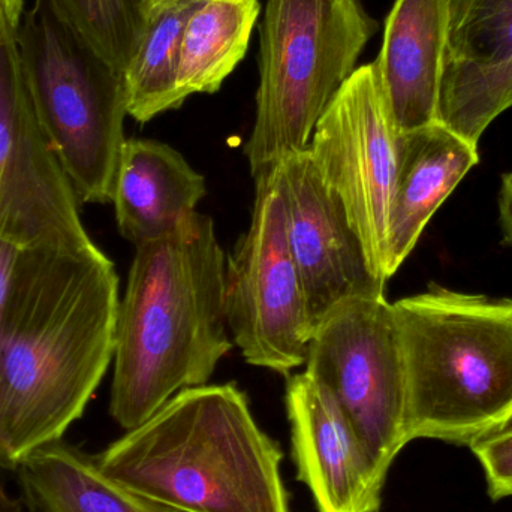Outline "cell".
<instances>
[{
	"label": "cell",
	"mask_w": 512,
	"mask_h": 512,
	"mask_svg": "<svg viewBox=\"0 0 512 512\" xmlns=\"http://www.w3.org/2000/svg\"><path fill=\"white\" fill-rule=\"evenodd\" d=\"M119 276L101 249H20L0 322V469L60 441L113 363Z\"/></svg>",
	"instance_id": "obj_1"
},
{
	"label": "cell",
	"mask_w": 512,
	"mask_h": 512,
	"mask_svg": "<svg viewBox=\"0 0 512 512\" xmlns=\"http://www.w3.org/2000/svg\"><path fill=\"white\" fill-rule=\"evenodd\" d=\"M224 251L209 216L135 246L119 303L110 415L126 432L186 388L206 385L233 348Z\"/></svg>",
	"instance_id": "obj_2"
},
{
	"label": "cell",
	"mask_w": 512,
	"mask_h": 512,
	"mask_svg": "<svg viewBox=\"0 0 512 512\" xmlns=\"http://www.w3.org/2000/svg\"><path fill=\"white\" fill-rule=\"evenodd\" d=\"M96 459L105 474L173 512H291L282 450L236 384L180 391Z\"/></svg>",
	"instance_id": "obj_3"
},
{
	"label": "cell",
	"mask_w": 512,
	"mask_h": 512,
	"mask_svg": "<svg viewBox=\"0 0 512 512\" xmlns=\"http://www.w3.org/2000/svg\"><path fill=\"white\" fill-rule=\"evenodd\" d=\"M391 306L409 442L471 447L512 423V300L432 286Z\"/></svg>",
	"instance_id": "obj_4"
},
{
	"label": "cell",
	"mask_w": 512,
	"mask_h": 512,
	"mask_svg": "<svg viewBox=\"0 0 512 512\" xmlns=\"http://www.w3.org/2000/svg\"><path fill=\"white\" fill-rule=\"evenodd\" d=\"M378 30L360 0H268L259 24L254 176L309 149L313 132Z\"/></svg>",
	"instance_id": "obj_5"
},
{
	"label": "cell",
	"mask_w": 512,
	"mask_h": 512,
	"mask_svg": "<svg viewBox=\"0 0 512 512\" xmlns=\"http://www.w3.org/2000/svg\"><path fill=\"white\" fill-rule=\"evenodd\" d=\"M21 68L39 122L80 204L113 201L128 116L125 75L50 0H35L18 27Z\"/></svg>",
	"instance_id": "obj_6"
},
{
	"label": "cell",
	"mask_w": 512,
	"mask_h": 512,
	"mask_svg": "<svg viewBox=\"0 0 512 512\" xmlns=\"http://www.w3.org/2000/svg\"><path fill=\"white\" fill-rule=\"evenodd\" d=\"M254 177L251 227L225 268V312L249 364L289 375L306 363L313 324L289 249L279 165Z\"/></svg>",
	"instance_id": "obj_7"
},
{
	"label": "cell",
	"mask_w": 512,
	"mask_h": 512,
	"mask_svg": "<svg viewBox=\"0 0 512 512\" xmlns=\"http://www.w3.org/2000/svg\"><path fill=\"white\" fill-rule=\"evenodd\" d=\"M306 370L324 385L387 478L406 436L405 370L385 295L349 298L313 328Z\"/></svg>",
	"instance_id": "obj_8"
},
{
	"label": "cell",
	"mask_w": 512,
	"mask_h": 512,
	"mask_svg": "<svg viewBox=\"0 0 512 512\" xmlns=\"http://www.w3.org/2000/svg\"><path fill=\"white\" fill-rule=\"evenodd\" d=\"M23 8L0 24V242L17 248H96L80 201L39 122L21 68Z\"/></svg>",
	"instance_id": "obj_9"
},
{
	"label": "cell",
	"mask_w": 512,
	"mask_h": 512,
	"mask_svg": "<svg viewBox=\"0 0 512 512\" xmlns=\"http://www.w3.org/2000/svg\"><path fill=\"white\" fill-rule=\"evenodd\" d=\"M399 150L400 134L376 63L358 66L316 125L309 152L319 176L343 204L373 274L385 283Z\"/></svg>",
	"instance_id": "obj_10"
},
{
	"label": "cell",
	"mask_w": 512,
	"mask_h": 512,
	"mask_svg": "<svg viewBox=\"0 0 512 512\" xmlns=\"http://www.w3.org/2000/svg\"><path fill=\"white\" fill-rule=\"evenodd\" d=\"M289 249L313 328L349 298L385 295L343 204L319 176L309 149L279 162Z\"/></svg>",
	"instance_id": "obj_11"
},
{
	"label": "cell",
	"mask_w": 512,
	"mask_h": 512,
	"mask_svg": "<svg viewBox=\"0 0 512 512\" xmlns=\"http://www.w3.org/2000/svg\"><path fill=\"white\" fill-rule=\"evenodd\" d=\"M291 459L318 512H379L387 478L330 391L309 373L285 391Z\"/></svg>",
	"instance_id": "obj_12"
},
{
	"label": "cell",
	"mask_w": 512,
	"mask_h": 512,
	"mask_svg": "<svg viewBox=\"0 0 512 512\" xmlns=\"http://www.w3.org/2000/svg\"><path fill=\"white\" fill-rule=\"evenodd\" d=\"M447 47V0H396L375 60L399 134L438 122Z\"/></svg>",
	"instance_id": "obj_13"
},
{
	"label": "cell",
	"mask_w": 512,
	"mask_h": 512,
	"mask_svg": "<svg viewBox=\"0 0 512 512\" xmlns=\"http://www.w3.org/2000/svg\"><path fill=\"white\" fill-rule=\"evenodd\" d=\"M478 162V146L441 122L400 134L399 167L388 225L387 279L411 255L436 210Z\"/></svg>",
	"instance_id": "obj_14"
},
{
	"label": "cell",
	"mask_w": 512,
	"mask_h": 512,
	"mask_svg": "<svg viewBox=\"0 0 512 512\" xmlns=\"http://www.w3.org/2000/svg\"><path fill=\"white\" fill-rule=\"evenodd\" d=\"M206 194L204 177L173 147L140 138L123 144L111 203L128 242L138 246L173 233Z\"/></svg>",
	"instance_id": "obj_15"
},
{
	"label": "cell",
	"mask_w": 512,
	"mask_h": 512,
	"mask_svg": "<svg viewBox=\"0 0 512 512\" xmlns=\"http://www.w3.org/2000/svg\"><path fill=\"white\" fill-rule=\"evenodd\" d=\"M26 512H173L105 474L98 459L68 442H51L17 468Z\"/></svg>",
	"instance_id": "obj_16"
},
{
	"label": "cell",
	"mask_w": 512,
	"mask_h": 512,
	"mask_svg": "<svg viewBox=\"0 0 512 512\" xmlns=\"http://www.w3.org/2000/svg\"><path fill=\"white\" fill-rule=\"evenodd\" d=\"M259 0H204L189 18L180 48L177 93H216L248 53Z\"/></svg>",
	"instance_id": "obj_17"
},
{
	"label": "cell",
	"mask_w": 512,
	"mask_h": 512,
	"mask_svg": "<svg viewBox=\"0 0 512 512\" xmlns=\"http://www.w3.org/2000/svg\"><path fill=\"white\" fill-rule=\"evenodd\" d=\"M204 0H161L150 6L146 29L125 71L128 116L147 123L183 104L177 93L180 48L189 18Z\"/></svg>",
	"instance_id": "obj_18"
},
{
	"label": "cell",
	"mask_w": 512,
	"mask_h": 512,
	"mask_svg": "<svg viewBox=\"0 0 512 512\" xmlns=\"http://www.w3.org/2000/svg\"><path fill=\"white\" fill-rule=\"evenodd\" d=\"M511 60L512 0H447L444 71H490Z\"/></svg>",
	"instance_id": "obj_19"
},
{
	"label": "cell",
	"mask_w": 512,
	"mask_h": 512,
	"mask_svg": "<svg viewBox=\"0 0 512 512\" xmlns=\"http://www.w3.org/2000/svg\"><path fill=\"white\" fill-rule=\"evenodd\" d=\"M512 107V60L490 71H444L438 122L478 146L484 131Z\"/></svg>",
	"instance_id": "obj_20"
},
{
	"label": "cell",
	"mask_w": 512,
	"mask_h": 512,
	"mask_svg": "<svg viewBox=\"0 0 512 512\" xmlns=\"http://www.w3.org/2000/svg\"><path fill=\"white\" fill-rule=\"evenodd\" d=\"M59 14L125 74L149 18V0H50Z\"/></svg>",
	"instance_id": "obj_21"
},
{
	"label": "cell",
	"mask_w": 512,
	"mask_h": 512,
	"mask_svg": "<svg viewBox=\"0 0 512 512\" xmlns=\"http://www.w3.org/2000/svg\"><path fill=\"white\" fill-rule=\"evenodd\" d=\"M486 474L490 498L512 496V423L471 445Z\"/></svg>",
	"instance_id": "obj_22"
},
{
	"label": "cell",
	"mask_w": 512,
	"mask_h": 512,
	"mask_svg": "<svg viewBox=\"0 0 512 512\" xmlns=\"http://www.w3.org/2000/svg\"><path fill=\"white\" fill-rule=\"evenodd\" d=\"M20 249L17 246L9 245V243L0 242V322H2L6 303H8Z\"/></svg>",
	"instance_id": "obj_23"
},
{
	"label": "cell",
	"mask_w": 512,
	"mask_h": 512,
	"mask_svg": "<svg viewBox=\"0 0 512 512\" xmlns=\"http://www.w3.org/2000/svg\"><path fill=\"white\" fill-rule=\"evenodd\" d=\"M499 213H501V224L505 240L512 246V171L502 177Z\"/></svg>",
	"instance_id": "obj_24"
},
{
	"label": "cell",
	"mask_w": 512,
	"mask_h": 512,
	"mask_svg": "<svg viewBox=\"0 0 512 512\" xmlns=\"http://www.w3.org/2000/svg\"><path fill=\"white\" fill-rule=\"evenodd\" d=\"M8 472L0 469V512H26L23 502L17 496L12 495L6 481Z\"/></svg>",
	"instance_id": "obj_25"
},
{
	"label": "cell",
	"mask_w": 512,
	"mask_h": 512,
	"mask_svg": "<svg viewBox=\"0 0 512 512\" xmlns=\"http://www.w3.org/2000/svg\"><path fill=\"white\" fill-rule=\"evenodd\" d=\"M23 6L24 0H0V24L9 12L17 8H23Z\"/></svg>",
	"instance_id": "obj_26"
},
{
	"label": "cell",
	"mask_w": 512,
	"mask_h": 512,
	"mask_svg": "<svg viewBox=\"0 0 512 512\" xmlns=\"http://www.w3.org/2000/svg\"><path fill=\"white\" fill-rule=\"evenodd\" d=\"M150 5H155V3L161 2V0H149Z\"/></svg>",
	"instance_id": "obj_27"
}]
</instances>
